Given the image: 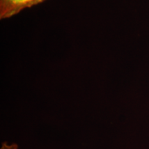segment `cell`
Segmentation results:
<instances>
[{
    "mask_svg": "<svg viewBox=\"0 0 149 149\" xmlns=\"http://www.w3.org/2000/svg\"><path fill=\"white\" fill-rule=\"evenodd\" d=\"M46 0H0V19L13 17L24 9L31 8Z\"/></svg>",
    "mask_w": 149,
    "mask_h": 149,
    "instance_id": "1",
    "label": "cell"
}]
</instances>
